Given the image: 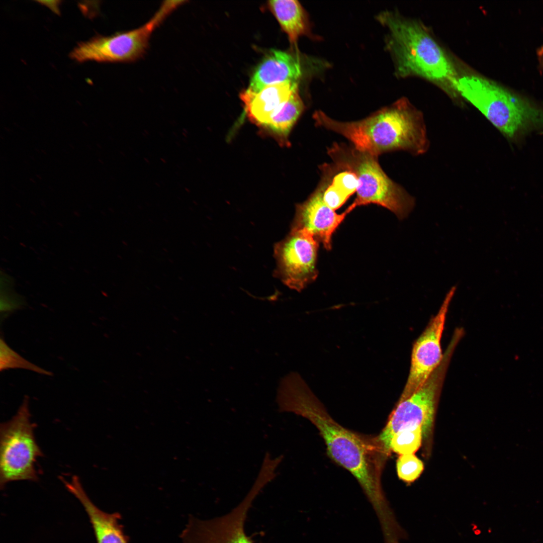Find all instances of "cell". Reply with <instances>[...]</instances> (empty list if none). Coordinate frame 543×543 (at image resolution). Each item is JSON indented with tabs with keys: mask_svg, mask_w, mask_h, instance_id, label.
<instances>
[{
	"mask_svg": "<svg viewBox=\"0 0 543 543\" xmlns=\"http://www.w3.org/2000/svg\"><path fill=\"white\" fill-rule=\"evenodd\" d=\"M276 402L279 412L302 416L317 428L328 455L353 476L373 507L387 501L381 481L383 460L387 455L377 438H366L336 422L296 372L281 379Z\"/></svg>",
	"mask_w": 543,
	"mask_h": 543,
	"instance_id": "cell-1",
	"label": "cell"
},
{
	"mask_svg": "<svg viewBox=\"0 0 543 543\" xmlns=\"http://www.w3.org/2000/svg\"><path fill=\"white\" fill-rule=\"evenodd\" d=\"M313 118L318 126L341 135L357 150L377 157L399 150L422 154L429 146L422 113L405 99L356 121H337L319 110Z\"/></svg>",
	"mask_w": 543,
	"mask_h": 543,
	"instance_id": "cell-2",
	"label": "cell"
},
{
	"mask_svg": "<svg viewBox=\"0 0 543 543\" xmlns=\"http://www.w3.org/2000/svg\"><path fill=\"white\" fill-rule=\"evenodd\" d=\"M378 20L388 30L387 45L399 76L450 80L452 83L456 80L450 61L422 25L389 12L380 14Z\"/></svg>",
	"mask_w": 543,
	"mask_h": 543,
	"instance_id": "cell-3",
	"label": "cell"
},
{
	"mask_svg": "<svg viewBox=\"0 0 543 543\" xmlns=\"http://www.w3.org/2000/svg\"><path fill=\"white\" fill-rule=\"evenodd\" d=\"M453 85L504 135L518 139L532 131L543 134V109L495 82L464 76Z\"/></svg>",
	"mask_w": 543,
	"mask_h": 543,
	"instance_id": "cell-4",
	"label": "cell"
},
{
	"mask_svg": "<svg viewBox=\"0 0 543 543\" xmlns=\"http://www.w3.org/2000/svg\"><path fill=\"white\" fill-rule=\"evenodd\" d=\"M327 153L337 168L355 176L358 182L356 197L351 204L355 208L376 204L389 210L399 220L406 218L412 211L414 198L385 173L377 157L352 145L337 143L327 149Z\"/></svg>",
	"mask_w": 543,
	"mask_h": 543,
	"instance_id": "cell-5",
	"label": "cell"
},
{
	"mask_svg": "<svg viewBox=\"0 0 543 543\" xmlns=\"http://www.w3.org/2000/svg\"><path fill=\"white\" fill-rule=\"evenodd\" d=\"M460 340L458 337L453 336L443 353L441 363L426 381L411 395L398 401L386 426L377 437L387 455L390 452L392 437L404 428L420 426L424 438L430 434L447 369Z\"/></svg>",
	"mask_w": 543,
	"mask_h": 543,
	"instance_id": "cell-6",
	"label": "cell"
},
{
	"mask_svg": "<svg viewBox=\"0 0 543 543\" xmlns=\"http://www.w3.org/2000/svg\"><path fill=\"white\" fill-rule=\"evenodd\" d=\"M179 7L176 1H164L152 18L142 26L110 36L97 35L81 42L69 56L78 62H131L146 52L151 36L164 20Z\"/></svg>",
	"mask_w": 543,
	"mask_h": 543,
	"instance_id": "cell-7",
	"label": "cell"
},
{
	"mask_svg": "<svg viewBox=\"0 0 543 543\" xmlns=\"http://www.w3.org/2000/svg\"><path fill=\"white\" fill-rule=\"evenodd\" d=\"M28 398H25L17 413L0 427V485L10 482L37 481L35 468L38 457L43 453L34 433Z\"/></svg>",
	"mask_w": 543,
	"mask_h": 543,
	"instance_id": "cell-8",
	"label": "cell"
},
{
	"mask_svg": "<svg viewBox=\"0 0 543 543\" xmlns=\"http://www.w3.org/2000/svg\"><path fill=\"white\" fill-rule=\"evenodd\" d=\"M270 480L259 473L249 491L237 506L223 516L201 519L190 516L180 536L183 543H254L244 530L252 502Z\"/></svg>",
	"mask_w": 543,
	"mask_h": 543,
	"instance_id": "cell-9",
	"label": "cell"
},
{
	"mask_svg": "<svg viewBox=\"0 0 543 543\" xmlns=\"http://www.w3.org/2000/svg\"><path fill=\"white\" fill-rule=\"evenodd\" d=\"M318 240L305 229H291L274 247L275 276L291 289L300 292L317 278Z\"/></svg>",
	"mask_w": 543,
	"mask_h": 543,
	"instance_id": "cell-10",
	"label": "cell"
},
{
	"mask_svg": "<svg viewBox=\"0 0 543 543\" xmlns=\"http://www.w3.org/2000/svg\"><path fill=\"white\" fill-rule=\"evenodd\" d=\"M456 287L446 294L438 312L432 317L413 345L409 375L400 399H405L420 388L441 363L440 341L449 304Z\"/></svg>",
	"mask_w": 543,
	"mask_h": 543,
	"instance_id": "cell-11",
	"label": "cell"
},
{
	"mask_svg": "<svg viewBox=\"0 0 543 543\" xmlns=\"http://www.w3.org/2000/svg\"><path fill=\"white\" fill-rule=\"evenodd\" d=\"M355 208L350 205L341 214H337L323 201L319 187L308 199L297 206L291 229H305L322 242L327 250L331 249L333 234Z\"/></svg>",
	"mask_w": 543,
	"mask_h": 543,
	"instance_id": "cell-12",
	"label": "cell"
},
{
	"mask_svg": "<svg viewBox=\"0 0 543 543\" xmlns=\"http://www.w3.org/2000/svg\"><path fill=\"white\" fill-rule=\"evenodd\" d=\"M61 480L67 490L81 503L92 524L97 543H129V537L120 523L121 515L118 512L107 513L91 501L82 488L79 479L73 476L70 481Z\"/></svg>",
	"mask_w": 543,
	"mask_h": 543,
	"instance_id": "cell-13",
	"label": "cell"
},
{
	"mask_svg": "<svg viewBox=\"0 0 543 543\" xmlns=\"http://www.w3.org/2000/svg\"><path fill=\"white\" fill-rule=\"evenodd\" d=\"M297 84L284 82L267 85L257 93L248 88L242 92L240 97L250 120L266 128L288 100Z\"/></svg>",
	"mask_w": 543,
	"mask_h": 543,
	"instance_id": "cell-14",
	"label": "cell"
},
{
	"mask_svg": "<svg viewBox=\"0 0 543 543\" xmlns=\"http://www.w3.org/2000/svg\"><path fill=\"white\" fill-rule=\"evenodd\" d=\"M301 74V64L296 57L286 52L272 50L254 70L248 88L257 93L269 85L297 82Z\"/></svg>",
	"mask_w": 543,
	"mask_h": 543,
	"instance_id": "cell-15",
	"label": "cell"
},
{
	"mask_svg": "<svg viewBox=\"0 0 543 543\" xmlns=\"http://www.w3.org/2000/svg\"><path fill=\"white\" fill-rule=\"evenodd\" d=\"M268 6L291 42L295 43L301 36L310 35L308 17L299 2L274 0L268 1Z\"/></svg>",
	"mask_w": 543,
	"mask_h": 543,
	"instance_id": "cell-16",
	"label": "cell"
},
{
	"mask_svg": "<svg viewBox=\"0 0 543 543\" xmlns=\"http://www.w3.org/2000/svg\"><path fill=\"white\" fill-rule=\"evenodd\" d=\"M304 109V103L299 95L297 84L288 100L265 128L280 136L287 137Z\"/></svg>",
	"mask_w": 543,
	"mask_h": 543,
	"instance_id": "cell-17",
	"label": "cell"
},
{
	"mask_svg": "<svg viewBox=\"0 0 543 543\" xmlns=\"http://www.w3.org/2000/svg\"><path fill=\"white\" fill-rule=\"evenodd\" d=\"M423 436L420 426L404 428L397 432L390 442V451L400 455L414 454L421 446Z\"/></svg>",
	"mask_w": 543,
	"mask_h": 543,
	"instance_id": "cell-18",
	"label": "cell"
},
{
	"mask_svg": "<svg viewBox=\"0 0 543 543\" xmlns=\"http://www.w3.org/2000/svg\"><path fill=\"white\" fill-rule=\"evenodd\" d=\"M23 369L39 374L51 376L52 373L28 361L12 349L3 338L0 340V370Z\"/></svg>",
	"mask_w": 543,
	"mask_h": 543,
	"instance_id": "cell-19",
	"label": "cell"
},
{
	"mask_svg": "<svg viewBox=\"0 0 543 543\" xmlns=\"http://www.w3.org/2000/svg\"><path fill=\"white\" fill-rule=\"evenodd\" d=\"M423 462L414 454L400 455L396 463L397 475L406 483H412L423 471Z\"/></svg>",
	"mask_w": 543,
	"mask_h": 543,
	"instance_id": "cell-20",
	"label": "cell"
},
{
	"mask_svg": "<svg viewBox=\"0 0 543 543\" xmlns=\"http://www.w3.org/2000/svg\"><path fill=\"white\" fill-rule=\"evenodd\" d=\"M539 56L541 57L542 59L543 60V47L539 51Z\"/></svg>",
	"mask_w": 543,
	"mask_h": 543,
	"instance_id": "cell-21",
	"label": "cell"
}]
</instances>
